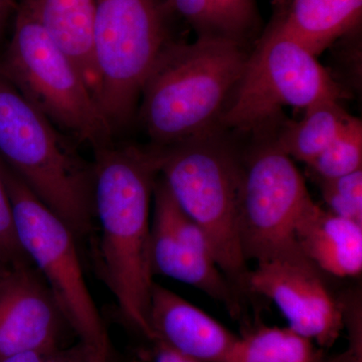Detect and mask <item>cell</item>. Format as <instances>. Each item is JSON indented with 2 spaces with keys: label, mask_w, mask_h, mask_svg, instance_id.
<instances>
[{
  "label": "cell",
  "mask_w": 362,
  "mask_h": 362,
  "mask_svg": "<svg viewBox=\"0 0 362 362\" xmlns=\"http://www.w3.org/2000/svg\"><path fill=\"white\" fill-rule=\"evenodd\" d=\"M230 37L239 40L255 23L256 0H211Z\"/></svg>",
  "instance_id": "cell-23"
},
{
  "label": "cell",
  "mask_w": 362,
  "mask_h": 362,
  "mask_svg": "<svg viewBox=\"0 0 362 362\" xmlns=\"http://www.w3.org/2000/svg\"><path fill=\"white\" fill-rule=\"evenodd\" d=\"M156 148L159 175L176 204L206 235L228 282L247 292L250 270L238 226L243 171L238 157L213 133Z\"/></svg>",
  "instance_id": "cell-4"
},
{
  "label": "cell",
  "mask_w": 362,
  "mask_h": 362,
  "mask_svg": "<svg viewBox=\"0 0 362 362\" xmlns=\"http://www.w3.org/2000/svg\"><path fill=\"white\" fill-rule=\"evenodd\" d=\"M343 361H344V357H343V358L342 357H340V358L334 359V361L330 362H344Z\"/></svg>",
  "instance_id": "cell-28"
},
{
  "label": "cell",
  "mask_w": 362,
  "mask_h": 362,
  "mask_svg": "<svg viewBox=\"0 0 362 362\" xmlns=\"http://www.w3.org/2000/svg\"><path fill=\"white\" fill-rule=\"evenodd\" d=\"M314 204L291 157L274 144L259 149L243 166L240 180L238 226L247 261L301 255L295 232Z\"/></svg>",
  "instance_id": "cell-9"
},
{
  "label": "cell",
  "mask_w": 362,
  "mask_h": 362,
  "mask_svg": "<svg viewBox=\"0 0 362 362\" xmlns=\"http://www.w3.org/2000/svg\"><path fill=\"white\" fill-rule=\"evenodd\" d=\"M164 0H94L98 103L112 129L129 122L142 88L168 44Z\"/></svg>",
  "instance_id": "cell-7"
},
{
  "label": "cell",
  "mask_w": 362,
  "mask_h": 362,
  "mask_svg": "<svg viewBox=\"0 0 362 362\" xmlns=\"http://www.w3.org/2000/svg\"><path fill=\"white\" fill-rule=\"evenodd\" d=\"M169 11L182 16L199 35H226L225 26L218 18L211 0H164Z\"/></svg>",
  "instance_id": "cell-22"
},
{
  "label": "cell",
  "mask_w": 362,
  "mask_h": 362,
  "mask_svg": "<svg viewBox=\"0 0 362 362\" xmlns=\"http://www.w3.org/2000/svg\"><path fill=\"white\" fill-rule=\"evenodd\" d=\"M32 263L21 247L11 197L0 166V273L11 267Z\"/></svg>",
  "instance_id": "cell-21"
},
{
  "label": "cell",
  "mask_w": 362,
  "mask_h": 362,
  "mask_svg": "<svg viewBox=\"0 0 362 362\" xmlns=\"http://www.w3.org/2000/svg\"><path fill=\"white\" fill-rule=\"evenodd\" d=\"M75 62L98 102L94 59V0H21ZM99 104V103H98Z\"/></svg>",
  "instance_id": "cell-15"
},
{
  "label": "cell",
  "mask_w": 362,
  "mask_h": 362,
  "mask_svg": "<svg viewBox=\"0 0 362 362\" xmlns=\"http://www.w3.org/2000/svg\"><path fill=\"white\" fill-rule=\"evenodd\" d=\"M93 351L84 342L78 340L73 346L35 350L16 354L0 362H90Z\"/></svg>",
  "instance_id": "cell-24"
},
{
  "label": "cell",
  "mask_w": 362,
  "mask_h": 362,
  "mask_svg": "<svg viewBox=\"0 0 362 362\" xmlns=\"http://www.w3.org/2000/svg\"><path fill=\"white\" fill-rule=\"evenodd\" d=\"M344 95L317 57L286 32L278 20L247 56L218 123L243 132L252 131L284 107L307 110L323 102L340 101Z\"/></svg>",
  "instance_id": "cell-6"
},
{
  "label": "cell",
  "mask_w": 362,
  "mask_h": 362,
  "mask_svg": "<svg viewBox=\"0 0 362 362\" xmlns=\"http://www.w3.org/2000/svg\"><path fill=\"white\" fill-rule=\"evenodd\" d=\"M21 247L39 270L71 329L94 352L109 354L103 320L93 300L71 228L0 159Z\"/></svg>",
  "instance_id": "cell-8"
},
{
  "label": "cell",
  "mask_w": 362,
  "mask_h": 362,
  "mask_svg": "<svg viewBox=\"0 0 362 362\" xmlns=\"http://www.w3.org/2000/svg\"><path fill=\"white\" fill-rule=\"evenodd\" d=\"M362 165V122L351 116L339 135L309 164L315 177L334 178L359 170Z\"/></svg>",
  "instance_id": "cell-19"
},
{
  "label": "cell",
  "mask_w": 362,
  "mask_h": 362,
  "mask_svg": "<svg viewBox=\"0 0 362 362\" xmlns=\"http://www.w3.org/2000/svg\"><path fill=\"white\" fill-rule=\"evenodd\" d=\"M331 213L362 225V169L334 178L316 177Z\"/></svg>",
  "instance_id": "cell-20"
},
{
  "label": "cell",
  "mask_w": 362,
  "mask_h": 362,
  "mask_svg": "<svg viewBox=\"0 0 362 362\" xmlns=\"http://www.w3.org/2000/svg\"><path fill=\"white\" fill-rule=\"evenodd\" d=\"M148 324L150 341L197 362H226L238 338L206 312L156 283Z\"/></svg>",
  "instance_id": "cell-13"
},
{
  "label": "cell",
  "mask_w": 362,
  "mask_h": 362,
  "mask_svg": "<svg viewBox=\"0 0 362 362\" xmlns=\"http://www.w3.org/2000/svg\"><path fill=\"white\" fill-rule=\"evenodd\" d=\"M319 272L302 254L259 262L247 287L277 305L290 329L328 349L344 327V310Z\"/></svg>",
  "instance_id": "cell-11"
},
{
  "label": "cell",
  "mask_w": 362,
  "mask_h": 362,
  "mask_svg": "<svg viewBox=\"0 0 362 362\" xmlns=\"http://www.w3.org/2000/svg\"><path fill=\"white\" fill-rule=\"evenodd\" d=\"M94 206L101 223L100 268L125 320L149 340L153 287L150 204L159 176L156 147L95 150Z\"/></svg>",
  "instance_id": "cell-1"
},
{
  "label": "cell",
  "mask_w": 362,
  "mask_h": 362,
  "mask_svg": "<svg viewBox=\"0 0 362 362\" xmlns=\"http://www.w3.org/2000/svg\"><path fill=\"white\" fill-rule=\"evenodd\" d=\"M298 249L317 270L338 278L362 271V225L340 218L315 204L295 232Z\"/></svg>",
  "instance_id": "cell-14"
},
{
  "label": "cell",
  "mask_w": 362,
  "mask_h": 362,
  "mask_svg": "<svg viewBox=\"0 0 362 362\" xmlns=\"http://www.w3.org/2000/svg\"><path fill=\"white\" fill-rule=\"evenodd\" d=\"M66 328L65 314L33 263L0 273V361L62 346Z\"/></svg>",
  "instance_id": "cell-12"
},
{
  "label": "cell",
  "mask_w": 362,
  "mask_h": 362,
  "mask_svg": "<svg viewBox=\"0 0 362 362\" xmlns=\"http://www.w3.org/2000/svg\"><path fill=\"white\" fill-rule=\"evenodd\" d=\"M226 362H321L313 341L288 328L261 326L238 337Z\"/></svg>",
  "instance_id": "cell-18"
},
{
  "label": "cell",
  "mask_w": 362,
  "mask_h": 362,
  "mask_svg": "<svg viewBox=\"0 0 362 362\" xmlns=\"http://www.w3.org/2000/svg\"><path fill=\"white\" fill-rule=\"evenodd\" d=\"M0 159L76 238L90 233L95 216L93 164L1 75Z\"/></svg>",
  "instance_id": "cell-3"
},
{
  "label": "cell",
  "mask_w": 362,
  "mask_h": 362,
  "mask_svg": "<svg viewBox=\"0 0 362 362\" xmlns=\"http://www.w3.org/2000/svg\"><path fill=\"white\" fill-rule=\"evenodd\" d=\"M247 59L239 40L226 35L164 45L140 95V120L154 146L213 133Z\"/></svg>",
  "instance_id": "cell-2"
},
{
  "label": "cell",
  "mask_w": 362,
  "mask_h": 362,
  "mask_svg": "<svg viewBox=\"0 0 362 362\" xmlns=\"http://www.w3.org/2000/svg\"><path fill=\"white\" fill-rule=\"evenodd\" d=\"M153 344L156 346L154 362H197L178 354L175 350L164 346V345L158 344V343H153Z\"/></svg>",
  "instance_id": "cell-26"
},
{
  "label": "cell",
  "mask_w": 362,
  "mask_h": 362,
  "mask_svg": "<svg viewBox=\"0 0 362 362\" xmlns=\"http://www.w3.org/2000/svg\"><path fill=\"white\" fill-rule=\"evenodd\" d=\"M0 75L64 134L94 151L111 144L114 131L82 73L23 1Z\"/></svg>",
  "instance_id": "cell-5"
},
{
  "label": "cell",
  "mask_w": 362,
  "mask_h": 362,
  "mask_svg": "<svg viewBox=\"0 0 362 362\" xmlns=\"http://www.w3.org/2000/svg\"><path fill=\"white\" fill-rule=\"evenodd\" d=\"M362 0H292L278 18L286 32L318 57L361 23Z\"/></svg>",
  "instance_id": "cell-16"
},
{
  "label": "cell",
  "mask_w": 362,
  "mask_h": 362,
  "mask_svg": "<svg viewBox=\"0 0 362 362\" xmlns=\"http://www.w3.org/2000/svg\"><path fill=\"white\" fill-rule=\"evenodd\" d=\"M21 0H0V40L6 33L9 21L14 20Z\"/></svg>",
  "instance_id": "cell-25"
},
{
  "label": "cell",
  "mask_w": 362,
  "mask_h": 362,
  "mask_svg": "<svg viewBox=\"0 0 362 362\" xmlns=\"http://www.w3.org/2000/svg\"><path fill=\"white\" fill-rule=\"evenodd\" d=\"M150 235L153 274L175 279L202 290L238 316L237 290L214 261L211 245L201 228L176 204L164 181L156 180Z\"/></svg>",
  "instance_id": "cell-10"
},
{
  "label": "cell",
  "mask_w": 362,
  "mask_h": 362,
  "mask_svg": "<svg viewBox=\"0 0 362 362\" xmlns=\"http://www.w3.org/2000/svg\"><path fill=\"white\" fill-rule=\"evenodd\" d=\"M109 354H100V352H94L90 357V362H108Z\"/></svg>",
  "instance_id": "cell-27"
},
{
  "label": "cell",
  "mask_w": 362,
  "mask_h": 362,
  "mask_svg": "<svg viewBox=\"0 0 362 362\" xmlns=\"http://www.w3.org/2000/svg\"><path fill=\"white\" fill-rule=\"evenodd\" d=\"M350 118L340 101L315 105L305 110L301 120L285 124L274 146L309 165L334 141Z\"/></svg>",
  "instance_id": "cell-17"
}]
</instances>
